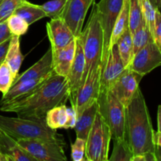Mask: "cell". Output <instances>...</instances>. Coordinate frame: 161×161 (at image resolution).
I'll use <instances>...</instances> for the list:
<instances>
[{
  "label": "cell",
  "instance_id": "obj_30",
  "mask_svg": "<svg viewBox=\"0 0 161 161\" xmlns=\"http://www.w3.org/2000/svg\"><path fill=\"white\" fill-rule=\"evenodd\" d=\"M8 28L12 36H17L20 37L28 31L29 25L23 18L17 14H12L6 20Z\"/></svg>",
  "mask_w": 161,
  "mask_h": 161
},
{
  "label": "cell",
  "instance_id": "obj_40",
  "mask_svg": "<svg viewBox=\"0 0 161 161\" xmlns=\"http://www.w3.org/2000/svg\"><path fill=\"white\" fill-rule=\"evenodd\" d=\"M157 131L161 133V105H159L157 108Z\"/></svg>",
  "mask_w": 161,
  "mask_h": 161
},
{
  "label": "cell",
  "instance_id": "obj_33",
  "mask_svg": "<svg viewBox=\"0 0 161 161\" xmlns=\"http://www.w3.org/2000/svg\"><path fill=\"white\" fill-rule=\"evenodd\" d=\"M24 0H3L0 4V22L6 21Z\"/></svg>",
  "mask_w": 161,
  "mask_h": 161
},
{
  "label": "cell",
  "instance_id": "obj_42",
  "mask_svg": "<svg viewBox=\"0 0 161 161\" xmlns=\"http://www.w3.org/2000/svg\"><path fill=\"white\" fill-rule=\"evenodd\" d=\"M0 161H13V159L9 156L0 152Z\"/></svg>",
  "mask_w": 161,
  "mask_h": 161
},
{
  "label": "cell",
  "instance_id": "obj_14",
  "mask_svg": "<svg viewBox=\"0 0 161 161\" xmlns=\"http://www.w3.org/2000/svg\"><path fill=\"white\" fill-rule=\"evenodd\" d=\"M47 31L52 50L65 47L75 38L69 25L61 17L51 18L47 22Z\"/></svg>",
  "mask_w": 161,
  "mask_h": 161
},
{
  "label": "cell",
  "instance_id": "obj_23",
  "mask_svg": "<svg viewBox=\"0 0 161 161\" xmlns=\"http://www.w3.org/2000/svg\"><path fill=\"white\" fill-rule=\"evenodd\" d=\"M129 6H130V0H124L123 7L121 9V11L119 13V16H118L117 19H116V22H115L114 27H113L111 39H110L109 50L113 45L116 44L118 39L120 38L123 33L128 28Z\"/></svg>",
  "mask_w": 161,
  "mask_h": 161
},
{
  "label": "cell",
  "instance_id": "obj_22",
  "mask_svg": "<svg viewBox=\"0 0 161 161\" xmlns=\"http://www.w3.org/2000/svg\"><path fill=\"white\" fill-rule=\"evenodd\" d=\"M13 14H17L23 18L29 25L47 17V14L41 8L40 5L33 4L27 0H24L15 9Z\"/></svg>",
  "mask_w": 161,
  "mask_h": 161
},
{
  "label": "cell",
  "instance_id": "obj_28",
  "mask_svg": "<svg viewBox=\"0 0 161 161\" xmlns=\"http://www.w3.org/2000/svg\"><path fill=\"white\" fill-rule=\"evenodd\" d=\"M153 40L146 22H143L139 28L132 34L134 55L145 47L149 41Z\"/></svg>",
  "mask_w": 161,
  "mask_h": 161
},
{
  "label": "cell",
  "instance_id": "obj_25",
  "mask_svg": "<svg viewBox=\"0 0 161 161\" xmlns=\"http://www.w3.org/2000/svg\"><path fill=\"white\" fill-rule=\"evenodd\" d=\"M119 56L122 59L124 66L127 68L134 57L133 42H132V34L129 28L123 33L116 42Z\"/></svg>",
  "mask_w": 161,
  "mask_h": 161
},
{
  "label": "cell",
  "instance_id": "obj_19",
  "mask_svg": "<svg viewBox=\"0 0 161 161\" xmlns=\"http://www.w3.org/2000/svg\"><path fill=\"white\" fill-rule=\"evenodd\" d=\"M97 112H98V104L97 99L91 102L79 116H77L76 124L73 128L76 134L77 138H83L86 141Z\"/></svg>",
  "mask_w": 161,
  "mask_h": 161
},
{
  "label": "cell",
  "instance_id": "obj_24",
  "mask_svg": "<svg viewBox=\"0 0 161 161\" xmlns=\"http://www.w3.org/2000/svg\"><path fill=\"white\" fill-rule=\"evenodd\" d=\"M67 106L65 104L53 107L47 112L45 122L50 128L57 130L63 128L67 120Z\"/></svg>",
  "mask_w": 161,
  "mask_h": 161
},
{
  "label": "cell",
  "instance_id": "obj_44",
  "mask_svg": "<svg viewBox=\"0 0 161 161\" xmlns=\"http://www.w3.org/2000/svg\"><path fill=\"white\" fill-rule=\"evenodd\" d=\"M149 1L151 2V3H152V4L154 6H156V7L157 8V3H156V1L155 0H149ZM157 9H158V8H157Z\"/></svg>",
  "mask_w": 161,
  "mask_h": 161
},
{
  "label": "cell",
  "instance_id": "obj_16",
  "mask_svg": "<svg viewBox=\"0 0 161 161\" xmlns=\"http://www.w3.org/2000/svg\"><path fill=\"white\" fill-rule=\"evenodd\" d=\"M50 75L41 77L39 79H35V80H26V81L13 84L9 91L5 94H3V97L0 101V105L13 103L14 102L25 98L30 94H32L34 91H36L38 88L40 87L42 83Z\"/></svg>",
  "mask_w": 161,
  "mask_h": 161
},
{
  "label": "cell",
  "instance_id": "obj_34",
  "mask_svg": "<svg viewBox=\"0 0 161 161\" xmlns=\"http://www.w3.org/2000/svg\"><path fill=\"white\" fill-rule=\"evenodd\" d=\"M86 140L77 138L71 145V157L73 161H85Z\"/></svg>",
  "mask_w": 161,
  "mask_h": 161
},
{
  "label": "cell",
  "instance_id": "obj_29",
  "mask_svg": "<svg viewBox=\"0 0 161 161\" xmlns=\"http://www.w3.org/2000/svg\"><path fill=\"white\" fill-rule=\"evenodd\" d=\"M142 11L143 18L149 28L153 39L155 41V23H156V12L157 9L152 4L149 0H139Z\"/></svg>",
  "mask_w": 161,
  "mask_h": 161
},
{
  "label": "cell",
  "instance_id": "obj_4",
  "mask_svg": "<svg viewBox=\"0 0 161 161\" xmlns=\"http://www.w3.org/2000/svg\"><path fill=\"white\" fill-rule=\"evenodd\" d=\"M80 37L82 39L85 56V69L82 78V85L90 71L102 64L104 33L95 3L93 4L87 23L84 29L82 30Z\"/></svg>",
  "mask_w": 161,
  "mask_h": 161
},
{
  "label": "cell",
  "instance_id": "obj_21",
  "mask_svg": "<svg viewBox=\"0 0 161 161\" xmlns=\"http://www.w3.org/2000/svg\"><path fill=\"white\" fill-rule=\"evenodd\" d=\"M24 57L20 51V37L17 36H12L9 40L5 61L10 68L15 78L18 75L19 70L20 69Z\"/></svg>",
  "mask_w": 161,
  "mask_h": 161
},
{
  "label": "cell",
  "instance_id": "obj_27",
  "mask_svg": "<svg viewBox=\"0 0 161 161\" xmlns=\"http://www.w3.org/2000/svg\"><path fill=\"white\" fill-rule=\"evenodd\" d=\"M144 22L142 11L139 0H130L128 13V28L130 33L133 34L140 25Z\"/></svg>",
  "mask_w": 161,
  "mask_h": 161
},
{
  "label": "cell",
  "instance_id": "obj_47",
  "mask_svg": "<svg viewBox=\"0 0 161 161\" xmlns=\"http://www.w3.org/2000/svg\"><path fill=\"white\" fill-rule=\"evenodd\" d=\"M160 5H161V0H160Z\"/></svg>",
  "mask_w": 161,
  "mask_h": 161
},
{
  "label": "cell",
  "instance_id": "obj_32",
  "mask_svg": "<svg viewBox=\"0 0 161 161\" xmlns=\"http://www.w3.org/2000/svg\"><path fill=\"white\" fill-rule=\"evenodd\" d=\"M14 79L15 77L7 63L3 61L0 64V92L6 94L13 85Z\"/></svg>",
  "mask_w": 161,
  "mask_h": 161
},
{
  "label": "cell",
  "instance_id": "obj_38",
  "mask_svg": "<svg viewBox=\"0 0 161 161\" xmlns=\"http://www.w3.org/2000/svg\"><path fill=\"white\" fill-rule=\"evenodd\" d=\"M9 40H10V39L5 41L4 42H3V43L0 44V64H1L3 61H5V58H6V52H7L8 47H9Z\"/></svg>",
  "mask_w": 161,
  "mask_h": 161
},
{
  "label": "cell",
  "instance_id": "obj_46",
  "mask_svg": "<svg viewBox=\"0 0 161 161\" xmlns=\"http://www.w3.org/2000/svg\"><path fill=\"white\" fill-rule=\"evenodd\" d=\"M159 46H160V47H161V42H160V44H159Z\"/></svg>",
  "mask_w": 161,
  "mask_h": 161
},
{
  "label": "cell",
  "instance_id": "obj_20",
  "mask_svg": "<svg viewBox=\"0 0 161 161\" xmlns=\"http://www.w3.org/2000/svg\"><path fill=\"white\" fill-rule=\"evenodd\" d=\"M0 152L9 156L13 161H36L27 153L17 141L0 128Z\"/></svg>",
  "mask_w": 161,
  "mask_h": 161
},
{
  "label": "cell",
  "instance_id": "obj_26",
  "mask_svg": "<svg viewBox=\"0 0 161 161\" xmlns=\"http://www.w3.org/2000/svg\"><path fill=\"white\" fill-rule=\"evenodd\" d=\"M113 149L109 161H131L133 152L127 138L113 140Z\"/></svg>",
  "mask_w": 161,
  "mask_h": 161
},
{
  "label": "cell",
  "instance_id": "obj_18",
  "mask_svg": "<svg viewBox=\"0 0 161 161\" xmlns=\"http://www.w3.org/2000/svg\"><path fill=\"white\" fill-rule=\"evenodd\" d=\"M54 73L52 65V50L48 49L45 54L31 67L27 69L22 74H18L14 80L13 84L26 81V80H35L41 77L47 76Z\"/></svg>",
  "mask_w": 161,
  "mask_h": 161
},
{
  "label": "cell",
  "instance_id": "obj_31",
  "mask_svg": "<svg viewBox=\"0 0 161 161\" xmlns=\"http://www.w3.org/2000/svg\"><path fill=\"white\" fill-rule=\"evenodd\" d=\"M67 1L68 0H50L40 5V6L47 14V17L55 18L61 17Z\"/></svg>",
  "mask_w": 161,
  "mask_h": 161
},
{
  "label": "cell",
  "instance_id": "obj_13",
  "mask_svg": "<svg viewBox=\"0 0 161 161\" xmlns=\"http://www.w3.org/2000/svg\"><path fill=\"white\" fill-rule=\"evenodd\" d=\"M126 67L119 56L116 44L113 45L108 51L105 61L102 63L100 78V91H109Z\"/></svg>",
  "mask_w": 161,
  "mask_h": 161
},
{
  "label": "cell",
  "instance_id": "obj_7",
  "mask_svg": "<svg viewBox=\"0 0 161 161\" xmlns=\"http://www.w3.org/2000/svg\"><path fill=\"white\" fill-rule=\"evenodd\" d=\"M17 144L36 161H66L63 146L40 138L20 139Z\"/></svg>",
  "mask_w": 161,
  "mask_h": 161
},
{
  "label": "cell",
  "instance_id": "obj_37",
  "mask_svg": "<svg viewBox=\"0 0 161 161\" xmlns=\"http://www.w3.org/2000/svg\"><path fill=\"white\" fill-rule=\"evenodd\" d=\"M12 34L9 31L6 21L0 22V44L10 39Z\"/></svg>",
  "mask_w": 161,
  "mask_h": 161
},
{
  "label": "cell",
  "instance_id": "obj_8",
  "mask_svg": "<svg viewBox=\"0 0 161 161\" xmlns=\"http://www.w3.org/2000/svg\"><path fill=\"white\" fill-rule=\"evenodd\" d=\"M102 64L90 71L83 84L77 91L71 105L76 111L77 116L80 114L91 102L97 100L100 93V78Z\"/></svg>",
  "mask_w": 161,
  "mask_h": 161
},
{
  "label": "cell",
  "instance_id": "obj_9",
  "mask_svg": "<svg viewBox=\"0 0 161 161\" xmlns=\"http://www.w3.org/2000/svg\"><path fill=\"white\" fill-rule=\"evenodd\" d=\"M124 0H100L96 3L99 18L104 33V49L102 63L105 61L109 50L110 39L115 22L120 13Z\"/></svg>",
  "mask_w": 161,
  "mask_h": 161
},
{
  "label": "cell",
  "instance_id": "obj_35",
  "mask_svg": "<svg viewBox=\"0 0 161 161\" xmlns=\"http://www.w3.org/2000/svg\"><path fill=\"white\" fill-rule=\"evenodd\" d=\"M67 120L65 125L64 126V129H73L75 127L77 120V113L75 108L72 106L67 107Z\"/></svg>",
  "mask_w": 161,
  "mask_h": 161
},
{
  "label": "cell",
  "instance_id": "obj_45",
  "mask_svg": "<svg viewBox=\"0 0 161 161\" xmlns=\"http://www.w3.org/2000/svg\"><path fill=\"white\" fill-rule=\"evenodd\" d=\"M3 0H0V4H1V3H2V2H3Z\"/></svg>",
  "mask_w": 161,
  "mask_h": 161
},
{
  "label": "cell",
  "instance_id": "obj_1",
  "mask_svg": "<svg viewBox=\"0 0 161 161\" xmlns=\"http://www.w3.org/2000/svg\"><path fill=\"white\" fill-rule=\"evenodd\" d=\"M69 96L68 79L53 73L29 96L13 103L0 105V110L14 113L19 117L45 120L47 112L53 107L66 104Z\"/></svg>",
  "mask_w": 161,
  "mask_h": 161
},
{
  "label": "cell",
  "instance_id": "obj_5",
  "mask_svg": "<svg viewBox=\"0 0 161 161\" xmlns=\"http://www.w3.org/2000/svg\"><path fill=\"white\" fill-rule=\"evenodd\" d=\"M98 112L109 127L112 139L125 138L126 107L110 91H102L97 97Z\"/></svg>",
  "mask_w": 161,
  "mask_h": 161
},
{
  "label": "cell",
  "instance_id": "obj_36",
  "mask_svg": "<svg viewBox=\"0 0 161 161\" xmlns=\"http://www.w3.org/2000/svg\"><path fill=\"white\" fill-rule=\"evenodd\" d=\"M155 42L158 45L161 42V12L159 9H157V12H156Z\"/></svg>",
  "mask_w": 161,
  "mask_h": 161
},
{
  "label": "cell",
  "instance_id": "obj_12",
  "mask_svg": "<svg viewBox=\"0 0 161 161\" xmlns=\"http://www.w3.org/2000/svg\"><path fill=\"white\" fill-rule=\"evenodd\" d=\"M95 0H68L61 17L64 19L75 37L80 36L88 9Z\"/></svg>",
  "mask_w": 161,
  "mask_h": 161
},
{
  "label": "cell",
  "instance_id": "obj_17",
  "mask_svg": "<svg viewBox=\"0 0 161 161\" xmlns=\"http://www.w3.org/2000/svg\"><path fill=\"white\" fill-rule=\"evenodd\" d=\"M76 50V37L68 45L52 50V65L55 74L67 78L70 72Z\"/></svg>",
  "mask_w": 161,
  "mask_h": 161
},
{
  "label": "cell",
  "instance_id": "obj_11",
  "mask_svg": "<svg viewBox=\"0 0 161 161\" xmlns=\"http://www.w3.org/2000/svg\"><path fill=\"white\" fill-rule=\"evenodd\" d=\"M143 76L144 75L135 71L126 68L109 91L124 106L127 107L139 88V83Z\"/></svg>",
  "mask_w": 161,
  "mask_h": 161
},
{
  "label": "cell",
  "instance_id": "obj_3",
  "mask_svg": "<svg viewBox=\"0 0 161 161\" xmlns=\"http://www.w3.org/2000/svg\"><path fill=\"white\" fill-rule=\"evenodd\" d=\"M0 128L14 140L40 138L65 146L63 135L50 128L44 119L8 117L0 115Z\"/></svg>",
  "mask_w": 161,
  "mask_h": 161
},
{
  "label": "cell",
  "instance_id": "obj_39",
  "mask_svg": "<svg viewBox=\"0 0 161 161\" xmlns=\"http://www.w3.org/2000/svg\"><path fill=\"white\" fill-rule=\"evenodd\" d=\"M154 143H155L156 146H160L161 147V133L159 131L154 132Z\"/></svg>",
  "mask_w": 161,
  "mask_h": 161
},
{
  "label": "cell",
  "instance_id": "obj_41",
  "mask_svg": "<svg viewBox=\"0 0 161 161\" xmlns=\"http://www.w3.org/2000/svg\"><path fill=\"white\" fill-rule=\"evenodd\" d=\"M154 154H155L157 161H161V147L160 146H156L154 149Z\"/></svg>",
  "mask_w": 161,
  "mask_h": 161
},
{
  "label": "cell",
  "instance_id": "obj_6",
  "mask_svg": "<svg viewBox=\"0 0 161 161\" xmlns=\"http://www.w3.org/2000/svg\"><path fill=\"white\" fill-rule=\"evenodd\" d=\"M111 139L109 127L97 112L86 141V160L108 161Z\"/></svg>",
  "mask_w": 161,
  "mask_h": 161
},
{
  "label": "cell",
  "instance_id": "obj_10",
  "mask_svg": "<svg viewBox=\"0 0 161 161\" xmlns=\"http://www.w3.org/2000/svg\"><path fill=\"white\" fill-rule=\"evenodd\" d=\"M160 66L161 47L155 41L151 40L134 55L127 68L141 75H146Z\"/></svg>",
  "mask_w": 161,
  "mask_h": 161
},
{
  "label": "cell",
  "instance_id": "obj_43",
  "mask_svg": "<svg viewBox=\"0 0 161 161\" xmlns=\"http://www.w3.org/2000/svg\"><path fill=\"white\" fill-rule=\"evenodd\" d=\"M156 1V3H157V8H158L159 10H161V5H160V0H155Z\"/></svg>",
  "mask_w": 161,
  "mask_h": 161
},
{
  "label": "cell",
  "instance_id": "obj_2",
  "mask_svg": "<svg viewBox=\"0 0 161 161\" xmlns=\"http://www.w3.org/2000/svg\"><path fill=\"white\" fill-rule=\"evenodd\" d=\"M154 132L146 99L138 88L126 107L125 136L134 155L154 153Z\"/></svg>",
  "mask_w": 161,
  "mask_h": 161
},
{
  "label": "cell",
  "instance_id": "obj_15",
  "mask_svg": "<svg viewBox=\"0 0 161 161\" xmlns=\"http://www.w3.org/2000/svg\"><path fill=\"white\" fill-rule=\"evenodd\" d=\"M85 69V56L83 52L82 39L80 36L76 37V50L75 58L71 67L67 79L69 84L70 96L69 100L72 102L76 94L77 91L81 86L82 78Z\"/></svg>",
  "mask_w": 161,
  "mask_h": 161
}]
</instances>
